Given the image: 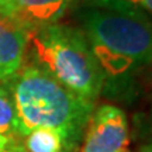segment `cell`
I'll return each instance as SVG.
<instances>
[{
	"label": "cell",
	"mask_w": 152,
	"mask_h": 152,
	"mask_svg": "<svg viewBox=\"0 0 152 152\" xmlns=\"http://www.w3.org/2000/svg\"><path fill=\"white\" fill-rule=\"evenodd\" d=\"M76 27L85 34L106 79L152 62V17L127 0H79Z\"/></svg>",
	"instance_id": "1"
},
{
	"label": "cell",
	"mask_w": 152,
	"mask_h": 152,
	"mask_svg": "<svg viewBox=\"0 0 152 152\" xmlns=\"http://www.w3.org/2000/svg\"><path fill=\"white\" fill-rule=\"evenodd\" d=\"M9 86L16 106L21 138L37 128L59 131L73 149L82 140L96 104L71 92L37 65L24 62Z\"/></svg>",
	"instance_id": "2"
},
{
	"label": "cell",
	"mask_w": 152,
	"mask_h": 152,
	"mask_svg": "<svg viewBox=\"0 0 152 152\" xmlns=\"http://www.w3.org/2000/svg\"><path fill=\"white\" fill-rule=\"evenodd\" d=\"M33 61L71 92L96 104L106 83L85 34L75 26L55 23L30 34Z\"/></svg>",
	"instance_id": "3"
},
{
	"label": "cell",
	"mask_w": 152,
	"mask_h": 152,
	"mask_svg": "<svg viewBox=\"0 0 152 152\" xmlns=\"http://www.w3.org/2000/svg\"><path fill=\"white\" fill-rule=\"evenodd\" d=\"M128 141L125 113L117 106L103 104L93 110L79 152H127Z\"/></svg>",
	"instance_id": "4"
},
{
	"label": "cell",
	"mask_w": 152,
	"mask_h": 152,
	"mask_svg": "<svg viewBox=\"0 0 152 152\" xmlns=\"http://www.w3.org/2000/svg\"><path fill=\"white\" fill-rule=\"evenodd\" d=\"M75 0H0V17L35 31L59 23Z\"/></svg>",
	"instance_id": "5"
},
{
	"label": "cell",
	"mask_w": 152,
	"mask_h": 152,
	"mask_svg": "<svg viewBox=\"0 0 152 152\" xmlns=\"http://www.w3.org/2000/svg\"><path fill=\"white\" fill-rule=\"evenodd\" d=\"M30 34L27 28L0 17V83L10 82L23 68Z\"/></svg>",
	"instance_id": "6"
},
{
	"label": "cell",
	"mask_w": 152,
	"mask_h": 152,
	"mask_svg": "<svg viewBox=\"0 0 152 152\" xmlns=\"http://www.w3.org/2000/svg\"><path fill=\"white\" fill-rule=\"evenodd\" d=\"M26 152H72L75 151L59 131L37 128L23 137Z\"/></svg>",
	"instance_id": "7"
},
{
	"label": "cell",
	"mask_w": 152,
	"mask_h": 152,
	"mask_svg": "<svg viewBox=\"0 0 152 152\" xmlns=\"http://www.w3.org/2000/svg\"><path fill=\"white\" fill-rule=\"evenodd\" d=\"M0 140L23 141L18 131L16 106L6 83H0Z\"/></svg>",
	"instance_id": "8"
},
{
	"label": "cell",
	"mask_w": 152,
	"mask_h": 152,
	"mask_svg": "<svg viewBox=\"0 0 152 152\" xmlns=\"http://www.w3.org/2000/svg\"><path fill=\"white\" fill-rule=\"evenodd\" d=\"M0 152H26L23 141H3L0 140Z\"/></svg>",
	"instance_id": "9"
},
{
	"label": "cell",
	"mask_w": 152,
	"mask_h": 152,
	"mask_svg": "<svg viewBox=\"0 0 152 152\" xmlns=\"http://www.w3.org/2000/svg\"><path fill=\"white\" fill-rule=\"evenodd\" d=\"M127 1L138 6L140 9H142L144 11H147L149 16H152V0H127Z\"/></svg>",
	"instance_id": "10"
},
{
	"label": "cell",
	"mask_w": 152,
	"mask_h": 152,
	"mask_svg": "<svg viewBox=\"0 0 152 152\" xmlns=\"http://www.w3.org/2000/svg\"><path fill=\"white\" fill-rule=\"evenodd\" d=\"M140 152H152V142L148 144V145H145V147H142L141 149H140Z\"/></svg>",
	"instance_id": "11"
}]
</instances>
